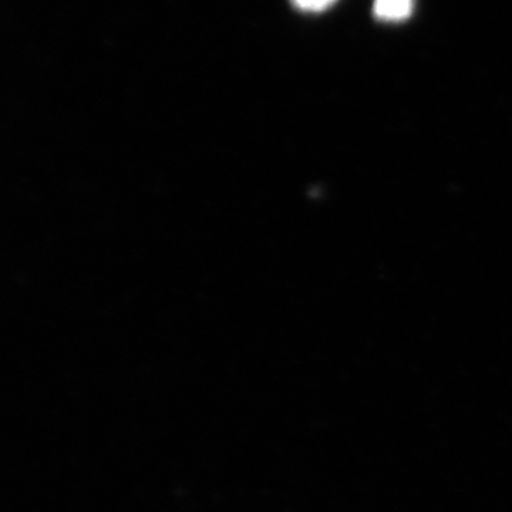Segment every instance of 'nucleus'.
Masks as SVG:
<instances>
[{
	"instance_id": "1",
	"label": "nucleus",
	"mask_w": 512,
	"mask_h": 512,
	"mask_svg": "<svg viewBox=\"0 0 512 512\" xmlns=\"http://www.w3.org/2000/svg\"><path fill=\"white\" fill-rule=\"evenodd\" d=\"M414 0H375L373 15L382 22H403L412 16Z\"/></svg>"
},
{
	"instance_id": "2",
	"label": "nucleus",
	"mask_w": 512,
	"mask_h": 512,
	"mask_svg": "<svg viewBox=\"0 0 512 512\" xmlns=\"http://www.w3.org/2000/svg\"><path fill=\"white\" fill-rule=\"evenodd\" d=\"M292 5L302 12L318 13L329 9L335 5L338 0H291Z\"/></svg>"
}]
</instances>
